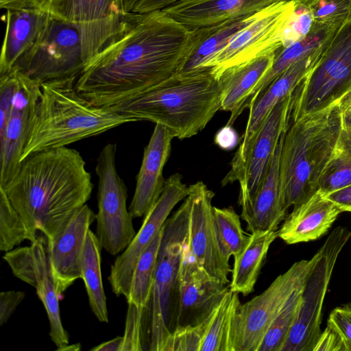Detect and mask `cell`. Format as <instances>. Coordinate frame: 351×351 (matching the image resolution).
Wrapping results in <instances>:
<instances>
[{"label":"cell","instance_id":"1","mask_svg":"<svg viewBox=\"0 0 351 351\" xmlns=\"http://www.w3.org/2000/svg\"><path fill=\"white\" fill-rule=\"evenodd\" d=\"M193 36L162 10L124 13L118 32L84 64L76 89L97 107L122 102L179 73Z\"/></svg>","mask_w":351,"mask_h":351},{"label":"cell","instance_id":"2","mask_svg":"<svg viewBox=\"0 0 351 351\" xmlns=\"http://www.w3.org/2000/svg\"><path fill=\"white\" fill-rule=\"evenodd\" d=\"M3 188L29 231L50 240L86 204L93 184L81 154L65 146L29 156Z\"/></svg>","mask_w":351,"mask_h":351},{"label":"cell","instance_id":"3","mask_svg":"<svg viewBox=\"0 0 351 351\" xmlns=\"http://www.w3.org/2000/svg\"><path fill=\"white\" fill-rule=\"evenodd\" d=\"M221 107V85L210 69L177 73L122 102L105 108L169 128L175 138L202 131Z\"/></svg>","mask_w":351,"mask_h":351},{"label":"cell","instance_id":"4","mask_svg":"<svg viewBox=\"0 0 351 351\" xmlns=\"http://www.w3.org/2000/svg\"><path fill=\"white\" fill-rule=\"evenodd\" d=\"M77 76L40 84L34 119L21 162L34 153L99 135L136 119L92 105L77 92Z\"/></svg>","mask_w":351,"mask_h":351},{"label":"cell","instance_id":"5","mask_svg":"<svg viewBox=\"0 0 351 351\" xmlns=\"http://www.w3.org/2000/svg\"><path fill=\"white\" fill-rule=\"evenodd\" d=\"M341 131L338 105L289 124L279 162L280 194L285 210L305 201L318 190Z\"/></svg>","mask_w":351,"mask_h":351},{"label":"cell","instance_id":"6","mask_svg":"<svg viewBox=\"0 0 351 351\" xmlns=\"http://www.w3.org/2000/svg\"><path fill=\"white\" fill-rule=\"evenodd\" d=\"M189 216L186 197L163 226L149 304L151 351H164L169 336L178 327L180 269L188 236Z\"/></svg>","mask_w":351,"mask_h":351},{"label":"cell","instance_id":"7","mask_svg":"<svg viewBox=\"0 0 351 351\" xmlns=\"http://www.w3.org/2000/svg\"><path fill=\"white\" fill-rule=\"evenodd\" d=\"M351 92V16L325 45L292 94L291 122L338 105Z\"/></svg>","mask_w":351,"mask_h":351},{"label":"cell","instance_id":"8","mask_svg":"<svg viewBox=\"0 0 351 351\" xmlns=\"http://www.w3.org/2000/svg\"><path fill=\"white\" fill-rule=\"evenodd\" d=\"M351 238L346 227L337 226L313 256L302 287L300 309L280 351H313L321 335L324 301L336 261Z\"/></svg>","mask_w":351,"mask_h":351},{"label":"cell","instance_id":"9","mask_svg":"<svg viewBox=\"0 0 351 351\" xmlns=\"http://www.w3.org/2000/svg\"><path fill=\"white\" fill-rule=\"evenodd\" d=\"M116 143L106 145L97 159L98 178L96 236L102 248L115 256L134 238L132 216L127 208L128 188L116 165Z\"/></svg>","mask_w":351,"mask_h":351},{"label":"cell","instance_id":"10","mask_svg":"<svg viewBox=\"0 0 351 351\" xmlns=\"http://www.w3.org/2000/svg\"><path fill=\"white\" fill-rule=\"evenodd\" d=\"M294 263L279 275L263 293L239 305L232 328V351H258L273 320L289 298L301 287L313 263Z\"/></svg>","mask_w":351,"mask_h":351},{"label":"cell","instance_id":"11","mask_svg":"<svg viewBox=\"0 0 351 351\" xmlns=\"http://www.w3.org/2000/svg\"><path fill=\"white\" fill-rule=\"evenodd\" d=\"M84 64L78 29L72 24L51 16L38 41L14 69L41 84L78 76Z\"/></svg>","mask_w":351,"mask_h":351},{"label":"cell","instance_id":"12","mask_svg":"<svg viewBox=\"0 0 351 351\" xmlns=\"http://www.w3.org/2000/svg\"><path fill=\"white\" fill-rule=\"evenodd\" d=\"M295 3L282 1L257 12L255 19L236 34L204 66L219 80L228 69L251 61L282 47V33Z\"/></svg>","mask_w":351,"mask_h":351},{"label":"cell","instance_id":"13","mask_svg":"<svg viewBox=\"0 0 351 351\" xmlns=\"http://www.w3.org/2000/svg\"><path fill=\"white\" fill-rule=\"evenodd\" d=\"M292 94L280 100L274 107L245 152L240 156L233 157L230 169L221 181L223 186L239 182V204L241 209L246 207L254 197L280 138L289 126Z\"/></svg>","mask_w":351,"mask_h":351},{"label":"cell","instance_id":"14","mask_svg":"<svg viewBox=\"0 0 351 351\" xmlns=\"http://www.w3.org/2000/svg\"><path fill=\"white\" fill-rule=\"evenodd\" d=\"M188 195L189 186L182 182L181 174H172L166 180L161 195L144 217L141 228L111 267L108 279L117 296L128 298L133 273L141 255L161 230L175 206Z\"/></svg>","mask_w":351,"mask_h":351},{"label":"cell","instance_id":"15","mask_svg":"<svg viewBox=\"0 0 351 351\" xmlns=\"http://www.w3.org/2000/svg\"><path fill=\"white\" fill-rule=\"evenodd\" d=\"M53 17L79 31L85 64L118 32L124 14L123 0H48Z\"/></svg>","mask_w":351,"mask_h":351},{"label":"cell","instance_id":"16","mask_svg":"<svg viewBox=\"0 0 351 351\" xmlns=\"http://www.w3.org/2000/svg\"><path fill=\"white\" fill-rule=\"evenodd\" d=\"M3 260L13 275L35 288L49 322V336L58 350L69 344V334L63 327L59 299L52 279L43 238L38 237L30 245L5 253Z\"/></svg>","mask_w":351,"mask_h":351},{"label":"cell","instance_id":"17","mask_svg":"<svg viewBox=\"0 0 351 351\" xmlns=\"http://www.w3.org/2000/svg\"><path fill=\"white\" fill-rule=\"evenodd\" d=\"M215 193L202 182L189 186V216L187 243L197 263L212 277L230 283L229 261L219 247L212 200Z\"/></svg>","mask_w":351,"mask_h":351},{"label":"cell","instance_id":"18","mask_svg":"<svg viewBox=\"0 0 351 351\" xmlns=\"http://www.w3.org/2000/svg\"><path fill=\"white\" fill-rule=\"evenodd\" d=\"M96 214L85 204L77 210L47 240V255L57 294L60 298L75 280L82 278V259L86 239Z\"/></svg>","mask_w":351,"mask_h":351},{"label":"cell","instance_id":"19","mask_svg":"<svg viewBox=\"0 0 351 351\" xmlns=\"http://www.w3.org/2000/svg\"><path fill=\"white\" fill-rule=\"evenodd\" d=\"M16 71L18 86L5 138L0 145V186L2 187L20 169L21 156L31 132L41 90L40 83Z\"/></svg>","mask_w":351,"mask_h":351},{"label":"cell","instance_id":"20","mask_svg":"<svg viewBox=\"0 0 351 351\" xmlns=\"http://www.w3.org/2000/svg\"><path fill=\"white\" fill-rule=\"evenodd\" d=\"M228 289L229 286L210 276L197 263L186 239L180 269L178 326H196L206 321Z\"/></svg>","mask_w":351,"mask_h":351},{"label":"cell","instance_id":"21","mask_svg":"<svg viewBox=\"0 0 351 351\" xmlns=\"http://www.w3.org/2000/svg\"><path fill=\"white\" fill-rule=\"evenodd\" d=\"M173 138L169 128L156 124L144 149L134 193L128 208L133 218L145 217L161 195L166 181L163 169L169 157Z\"/></svg>","mask_w":351,"mask_h":351},{"label":"cell","instance_id":"22","mask_svg":"<svg viewBox=\"0 0 351 351\" xmlns=\"http://www.w3.org/2000/svg\"><path fill=\"white\" fill-rule=\"evenodd\" d=\"M285 0H179L161 9L191 30L254 14Z\"/></svg>","mask_w":351,"mask_h":351},{"label":"cell","instance_id":"23","mask_svg":"<svg viewBox=\"0 0 351 351\" xmlns=\"http://www.w3.org/2000/svg\"><path fill=\"white\" fill-rule=\"evenodd\" d=\"M324 46L325 44L291 64L269 85L249 108L245 130L234 156H240L245 152L271 110L280 100L293 93L317 62Z\"/></svg>","mask_w":351,"mask_h":351},{"label":"cell","instance_id":"24","mask_svg":"<svg viewBox=\"0 0 351 351\" xmlns=\"http://www.w3.org/2000/svg\"><path fill=\"white\" fill-rule=\"evenodd\" d=\"M293 207L292 212L278 230V237L289 245L320 239L328 233L343 213L319 191Z\"/></svg>","mask_w":351,"mask_h":351},{"label":"cell","instance_id":"25","mask_svg":"<svg viewBox=\"0 0 351 351\" xmlns=\"http://www.w3.org/2000/svg\"><path fill=\"white\" fill-rule=\"evenodd\" d=\"M285 132L254 197L241 209V218L246 222L247 230L250 232L278 230L287 217V210L281 199L279 178L280 155Z\"/></svg>","mask_w":351,"mask_h":351},{"label":"cell","instance_id":"26","mask_svg":"<svg viewBox=\"0 0 351 351\" xmlns=\"http://www.w3.org/2000/svg\"><path fill=\"white\" fill-rule=\"evenodd\" d=\"M49 12L6 10L5 30L0 56V75L11 72L36 44L50 19Z\"/></svg>","mask_w":351,"mask_h":351},{"label":"cell","instance_id":"27","mask_svg":"<svg viewBox=\"0 0 351 351\" xmlns=\"http://www.w3.org/2000/svg\"><path fill=\"white\" fill-rule=\"evenodd\" d=\"M276 51L269 52L231 68L218 80L221 85L220 110L230 112L226 125H232L247 107L252 90L271 67Z\"/></svg>","mask_w":351,"mask_h":351},{"label":"cell","instance_id":"28","mask_svg":"<svg viewBox=\"0 0 351 351\" xmlns=\"http://www.w3.org/2000/svg\"><path fill=\"white\" fill-rule=\"evenodd\" d=\"M257 12L195 29L191 53L178 73H189L205 69L204 64L247 26L255 19Z\"/></svg>","mask_w":351,"mask_h":351},{"label":"cell","instance_id":"29","mask_svg":"<svg viewBox=\"0 0 351 351\" xmlns=\"http://www.w3.org/2000/svg\"><path fill=\"white\" fill-rule=\"evenodd\" d=\"M277 237L278 230L251 232L244 248L234 256L230 291L243 295L254 291L269 247Z\"/></svg>","mask_w":351,"mask_h":351},{"label":"cell","instance_id":"30","mask_svg":"<svg viewBox=\"0 0 351 351\" xmlns=\"http://www.w3.org/2000/svg\"><path fill=\"white\" fill-rule=\"evenodd\" d=\"M339 29L311 30L304 39L289 46L279 48L276 51L271 67L252 90L247 108H250L254 105L263 91L277 77L291 64L322 47Z\"/></svg>","mask_w":351,"mask_h":351},{"label":"cell","instance_id":"31","mask_svg":"<svg viewBox=\"0 0 351 351\" xmlns=\"http://www.w3.org/2000/svg\"><path fill=\"white\" fill-rule=\"evenodd\" d=\"M240 304L239 293L229 288L205 321L200 351H232V328Z\"/></svg>","mask_w":351,"mask_h":351},{"label":"cell","instance_id":"32","mask_svg":"<svg viewBox=\"0 0 351 351\" xmlns=\"http://www.w3.org/2000/svg\"><path fill=\"white\" fill-rule=\"evenodd\" d=\"M101 248L96 234L90 229L82 259V279L92 312L100 322L108 323V312L101 271Z\"/></svg>","mask_w":351,"mask_h":351},{"label":"cell","instance_id":"33","mask_svg":"<svg viewBox=\"0 0 351 351\" xmlns=\"http://www.w3.org/2000/svg\"><path fill=\"white\" fill-rule=\"evenodd\" d=\"M162 228L148 247L141 255L135 267L132 279L128 304L138 308H147L152 295Z\"/></svg>","mask_w":351,"mask_h":351},{"label":"cell","instance_id":"34","mask_svg":"<svg viewBox=\"0 0 351 351\" xmlns=\"http://www.w3.org/2000/svg\"><path fill=\"white\" fill-rule=\"evenodd\" d=\"M351 184V134L341 129L318 190L324 195Z\"/></svg>","mask_w":351,"mask_h":351},{"label":"cell","instance_id":"35","mask_svg":"<svg viewBox=\"0 0 351 351\" xmlns=\"http://www.w3.org/2000/svg\"><path fill=\"white\" fill-rule=\"evenodd\" d=\"M215 230L220 250L227 259L239 254L244 248L247 237L242 229L240 217L232 207L213 206Z\"/></svg>","mask_w":351,"mask_h":351},{"label":"cell","instance_id":"36","mask_svg":"<svg viewBox=\"0 0 351 351\" xmlns=\"http://www.w3.org/2000/svg\"><path fill=\"white\" fill-rule=\"evenodd\" d=\"M37 236L28 229L23 218L11 204L3 187L0 186V250L9 252L25 240L34 241Z\"/></svg>","mask_w":351,"mask_h":351},{"label":"cell","instance_id":"37","mask_svg":"<svg viewBox=\"0 0 351 351\" xmlns=\"http://www.w3.org/2000/svg\"><path fill=\"white\" fill-rule=\"evenodd\" d=\"M303 285L294 291L273 320L258 351L281 350L297 317L301 304Z\"/></svg>","mask_w":351,"mask_h":351},{"label":"cell","instance_id":"38","mask_svg":"<svg viewBox=\"0 0 351 351\" xmlns=\"http://www.w3.org/2000/svg\"><path fill=\"white\" fill-rule=\"evenodd\" d=\"M308 8L312 29H339L351 16V0H317Z\"/></svg>","mask_w":351,"mask_h":351},{"label":"cell","instance_id":"39","mask_svg":"<svg viewBox=\"0 0 351 351\" xmlns=\"http://www.w3.org/2000/svg\"><path fill=\"white\" fill-rule=\"evenodd\" d=\"M149 321V306L138 308L128 304L121 351L143 350L145 348V325ZM148 343V342H147ZM149 346V343H148Z\"/></svg>","mask_w":351,"mask_h":351},{"label":"cell","instance_id":"40","mask_svg":"<svg viewBox=\"0 0 351 351\" xmlns=\"http://www.w3.org/2000/svg\"><path fill=\"white\" fill-rule=\"evenodd\" d=\"M205 321L196 326H178L169 336L164 351H200Z\"/></svg>","mask_w":351,"mask_h":351},{"label":"cell","instance_id":"41","mask_svg":"<svg viewBox=\"0 0 351 351\" xmlns=\"http://www.w3.org/2000/svg\"><path fill=\"white\" fill-rule=\"evenodd\" d=\"M313 25L309 8L296 5L282 33V47L306 38L311 32Z\"/></svg>","mask_w":351,"mask_h":351},{"label":"cell","instance_id":"42","mask_svg":"<svg viewBox=\"0 0 351 351\" xmlns=\"http://www.w3.org/2000/svg\"><path fill=\"white\" fill-rule=\"evenodd\" d=\"M18 86L17 71L0 75V145L3 143L12 109L13 99Z\"/></svg>","mask_w":351,"mask_h":351},{"label":"cell","instance_id":"43","mask_svg":"<svg viewBox=\"0 0 351 351\" xmlns=\"http://www.w3.org/2000/svg\"><path fill=\"white\" fill-rule=\"evenodd\" d=\"M327 324L338 332L345 351H351V302L335 308L328 316Z\"/></svg>","mask_w":351,"mask_h":351},{"label":"cell","instance_id":"44","mask_svg":"<svg viewBox=\"0 0 351 351\" xmlns=\"http://www.w3.org/2000/svg\"><path fill=\"white\" fill-rule=\"evenodd\" d=\"M21 291H6L0 293V325L5 324L25 298Z\"/></svg>","mask_w":351,"mask_h":351},{"label":"cell","instance_id":"45","mask_svg":"<svg viewBox=\"0 0 351 351\" xmlns=\"http://www.w3.org/2000/svg\"><path fill=\"white\" fill-rule=\"evenodd\" d=\"M313 351H345V348L338 332L327 324L324 331H322Z\"/></svg>","mask_w":351,"mask_h":351},{"label":"cell","instance_id":"46","mask_svg":"<svg viewBox=\"0 0 351 351\" xmlns=\"http://www.w3.org/2000/svg\"><path fill=\"white\" fill-rule=\"evenodd\" d=\"M0 7L5 10L49 12L48 0H0Z\"/></svg>","mask_w":351,"mask_h":351},{"label":"cell","instance_id":"47","mask_svg":"<svg viewBox=\"0 0 351 351\" xmlns=\"http://www.w3.org/2000/svg\"><path fill=\"white\" fill-rule=\"evenodd\" d=\"M239 141V136L232 125H226L217 132L215 136V144L225 150L232 149Z\"/></svg>","mask_w":351,"mask_h":351},{"label":"cell","instance_id":"48","mask_svg":"<svg viewBox=\"0 0 351 351\" xmlns=\"http://www.w3.org/2000/svg\"><path fill=\"white\" fill-rule=\"evenodd\" d=\"M343 212H351V184L325 195Z\"/></svg>","mask_w":351,"mask_h":351},{"label":"cell","instance_id":"49","mask_svg":"<svg viewBox=\"0 0 351 351\" xmlns=\"http://www.w3.org/2000/svg\"><path fill=\"white\" fill-rule=\"evenodd\" d=\"M341 129L351 134V92L338 104Z\"/></svg>","mask_w":351,"mask_h":351},{"label":"cell","instance_id":"50","mask_svg":"<svg viewBox=\"0 0 351 351\" xmlns=\"http://www.w3.org/2000/svg\"><path fill=\"white\" fill-rule=\"evenodd\" d=\"M179 0H141L133 12L145 13L163 9Z\"/></svg>","mask_w":351,"mask_h":351},{"label":"cell","instance_id":"51","mask_svg":"<svg viewBox=\"0 0 351 351\" xmlns=\"http://www.w3.org/2000/svg\"><path fill=\"white\" fill-rule=\"evenodd\" d=\"M123 342V336H119L110 341L104 342L90 349L93 351H121Z\"/></svg>","mask_w":351,"mask_h":351},{"label":"cell","instance_id":"52","mask_svg":"<svg viewBox=\"0 0 351 351\" xmlns=\"http://www.w3.org/2000/svg\"><path fill=\"white\" fill-rule=\"evenodd\" d=\"M141 0H123L124 13L132 12Z\"/></svg>","mask_w":351,"mask_h":351},{"label":"cell","instance_id":"53","mask_svg":"<svg viewBox=\"0 0 351 351\" xmlns=\"http://www.w3.org/2000/svg\"><path fill=\"white\" fill-rule=\"evenodd\" d=\"M81 350V345L80 343H75L72 345H66L58 349V351H76Z\"/></svg>","mask_w":351,"mask_h":351},{"label":"cell","instance_id":"54","mask_svg":"<svg viewBox=\"0 0 351 351\" xmlns=\"http://www.w3.org/2000/svg\"><path fill=\"white\" fill-rule=\"evenodd\" d=\"M295 3L296 5L308 7L317 0H291Z\"/></svg>","mask_w":351,"mask_h":351}]
</instances>
